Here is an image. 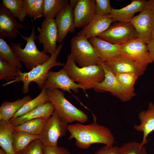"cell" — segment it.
Returning a JSON list of instances; mask_svg holds the SVG:
<instances>
[{"mask_svg":"<svg viewBox=\"0 0 154 154\" xmlns=\"http://www.w3.org/2000/svg\"><path fill=\"white\" fill-rule=\"evenodd\" d=\"M94 121L90 124L84 125L77 122L68 125L67 130L70 135L68 140L74 139L75 144L79 148L86 149L95 143L105 144L107 148L113 146L114 137L107 127L97 123L96 117L93 114Z\"/></svg>","mask_w":154,"mask_h":154,"instance_id":"6da1fadb","label":"cell"},{"mask_svg":"<svg viewBox=\"0 0 154 154\" xmlns=\"http://www.w3.org/2000/svg\"><path fill=\"white\" fill-rule=\"evenodd\" d=\"M63 69L72 80L82 86L84 91L93 89L96 84L102 82L105 78V72L100 65L80 67L73 61L70 54Z\"/></svg>","mask_w":154,"mask_h":154,"instance_id":"7a4b0ae2","label":"cell"},{"mask_svg":"<svg viewBox=\"0 0 154 154\" xmlns=\"http://www.w3.org/2000/svg\"><path fill=\"white\" fill-rule=\"evenodd\" d=\"M62 46V44L58 45L55 51L51 54L49 59L47 61L38 65L28 72H22L21 71L15 80L7 82L2 84L1 86L22 81L23 83L22 92L23 93L26 94L29 91L30 83L34 82L37 84L38 87L42 90L44 86L46 77L50 69L55 66L65 65L64 63L57 61Z\"/></svg>","mask_w":154,"mask_h":154,"instance_id":"3957f363","label":"cell"},{"mask_svg":"<svg viewBox=\"0 0 154 154\" xmlns=\"http://www.w3.org/2000/svg\"><path fill=\"white\" fill-rule=\"evenodd\" d=\"M31 21L32 30L29 37H25L19 31L18 32L22 38L26 41L25 47L23 48H22L21 43L11 42L10 44L21 62L23 63L27 69L30 70L38 65L47 61L50 57L46 53L43 51H40L37 48L35 42L37 35L32 20Z\"/></svg>","mask_w":154,"mask_h":154,"instance_id":"277c9868","label":"cell"},{"mask_svg":"<svg viewBox=\"0 0 154 154\" xmlns=\"http://www.w3.org/2000/svg\"><path fill=\"white\" fill-rule=\"evenodd\" d=\"M48 101L53 105L60 117L67 123L77 121L81 123L87 122L88 117L83 111L78 109L65 97L59 89H46Z\"/></svg>","mask_w":154,"mask_h":154,"instance_id":"5b68a950","label":"cell"},{"mask_svg":"<svg viewBox=\"0 0 154 154\" xmlns=\"http://www.w3.org/2000/svg\"><path fill=\"white\" fill-rule=\"evenodd\" d=\"M70 54L73 61L80 67L98 64L99 60L96 51L84 36L76 35L71 40Z\"/></svg>","mask_w":154,"mask_h":154,"instance_id":"8992f818","label":"cell"},{"mask_svg":"<svg viewBox=\"0 0 154 154\" xmlns=\"http://www.w3.org/2000/svg\"><path fill=\"white\" fill-rule=\"evenodd\" d=\"M120 55L144 67L154 62L148 51L147 44L138 38L119 46Z\"/></svg>","mask_w":154,"mask_h":154,"instance_id":"52a82bcc","label":"cell"},{"mask_svg":"<svg viewBox=\"0 0 154 154\" xmlns=\"http://www.w3.org/2000/svg\"><path fill=\"white\" fill-rule=\"evenodd\" d=\"M112 44L120 45L138 37L131 23L114 22L102 34L98 37Z\"/></svg>","mask_w":154,"mask_h":154,"instance_id":"ba28073f","label":"cell"},{"mask_svg":"<svg viewBox=\"0 0 154 154\" xmlns=\"http://www.w3.org/2000/svg\"><path fill=\"white\" fill-rule=\"evenodd\" d=\"M68 124L63 121L54 110L52 115L47 119L39 139L43 145L57 146L59 138L65 136Z\"/></svg>","mask_w":154,"mask_h":154,"instance_id":"9c48e42d","label":"cell"},{"mask_svg":"<svg viewBox=\"0 0 154 154\" xmlns=\"http://www.w3.org/2000/svg\"><path fill=\"white\" fill-rule=\"evenodd\" d=\"M105 72V78L102 82L96 84L94 89L97 92H110L121 102H125L130 100L136 95L134 93L130 92L124 89L119 82L116 76L104 65L103 62L99 61Z\"/></svg>","mask_w":154,"mask_h":154,"instance_id":"30bf717a","label":"cell"},{"mask_svg":"<svg viewBox=\"0 0 154 154\" xmlns=\"http://www.w3.org/2000/svg\"><path fill=\"white\" fill-rule=\"evenodd\" d=\"M39 32L37 39L43 47V51L51 54L56 50L58 39V30L55 19L44 18L41 24V27H38Z\"/></svg>","mask_w":154,"mask_h":154,"instance_id":"8fae6325","label":"cell"},{"mask_svg":"<svg viewBox=\"0 0 154 154\" xmlns=\"http://www.w3.org/2000/svg\"><path fill=\"white\" fill-rule=\"evenodd\" d=\"M44 86L46 89H61L70 94L71 90L77 93L80 88L82 89V86L72 80L63 68L57 72L49 71Z\"/></svg>","mask_w":154,"mask_h":154,"instance_id":"7c38bea8","label":"cell"},{"mask_svg":"<svg viewBox=\"0 0 154 154\" xmlns=\"http://www.w3.org/2000/svg\"><path fill=\"white\" fill-rule=\"evenodd\" d=\"M130 23L135 29L138 38L148 44L154 29V13L147 8L134 17Z\"/></svg>","mask_w":154,"mask_h":154,"instance_id":"4fadbf2b","label":"cell"},{"mask_svg":"<svg viewBox=\"0 0 154 154\" xmlns=\"http://www.w3.org/2000/svg\"><path fill=\"white\" fill-rule=\"evenodd\" d=\"M26 30L27 28L19 23L15 17L2 3L0 5V38L9 39L17 38L18 29Z\"/></svg>","mask_w":154,"mask_h":154,"instance_id":"5bb4252c","label":"cell"},{"mask_svg":"<svg viewBox=\"0 0 154 154\" xmlns=\"http://www.w3.org/2000/svg\"><path fill=\"white\" fill-rule=\"evenodd\" d=\"M114 75L125 73L135 74L139 76L143 74L147 67L120 55L108 61L103 62Z\"/></svg>","mask_w":154,"mask_h":154,"instance_id":"9a60e30c","label":"cell"},{"mask_svg":"<svg viewBox=\"0 0 154 154\" xmlns=\"http://www.w3.org/2000/svg\"><path fill=\"white\" fill-rule=\"evenodd\" d=\"M73 14L76 27L84 28L96 15L95 0H78Z\"/></svg>","mask_w":154,"mask_h":154,"instance_id":"2e32d148","label":"cell"},{"mask_svg":"<svg viewBox=\"0 0 154 154\" xmlns=\"http://www.w3.org/2000/svg\"><path fill=\"white\" fill-rule=\"evenodd\" d=\"M54 19L58 30L57 41L61 43L69 32L73 33L75 31L73 10L69 3Z\"/></svg>","mask_w":154,"mask_h":154,"instance_id":"e0dca14e","label":"cell"},{"mask_svg":"<svg viewBox=\"0 0 154 154\" xmlns=\"http://www.w3.org/2000/svg\"><path fill=\"white\" fill-rule=\"evenodd\" d=\"M147 4L148 1L146 0H133L125 7L119 9L112 8L110 15L114 22L130 23L134 14L147 8Z\"/></svg>","mask_w":154,"mask_h":154,"instance_id":"ac0fdd59","label":"cell"},{"mask_svg":"<svg viewBox=\"0 0 154 154\" xmlns=\"http://www.w3.org/2000/svg\"><path fill=\"white\" fill-rule=\"evenodd\" d=\"M114 21L110 15L96 14L90 22L77 35L84 36L88 38L98 37L105 32Z\"/></svg>","mask_w":154,"mask_h":154,"instance_id":"d6986e66","label":"cell"},{"mask_svg":"<svg viewBox=\"0 0 154 154\" xmlns=\"http://www.w3.org/2000/svg\"><path fill=\"white\" fill-rule=\"evenodd\" d=\"M138 117L140 124L134 125V128L137 131L142 132L143 137L141 146H144L148 141L147 137L149 134L154 131V104L150 102L146 110L141 111L139 114Z\"/></svg>","mask_w":154,"mask_h":154,"instance_id":"ffe728a7","label":"cell"},{"mask_svg":"<svg viewBox=\"0 0 154 154\" xmlns=\"http://www.w3.org/2000/svg\"><path fill=\"white\" fill-rule=\"evenodd\" d=\"M88 40L95 48L99 61L105 62L120 55L119 45L111 44L98 37H92Z\"/></svg>","mask_w":154,"mask_h":154,"instance_id":"44dd1931","label":"cell"},{"mask_svg":"<svg viewBox=\"0 0 154 154\" xmlns=\"http://www.w3.org/2000/svg\"><path fill=\"white\" fill-rule=\"evenodd\" d=\"M54 110L53 104L48 101L26 114L10 119L9 122L14 126L36 118H44L48 119L52 115Z\"/></svg>","mask_w":154,"mask_h":154,"instance_id":"7402d4cb","label":"cell"},{"mask_svg":"<svg viewBox=\"0 0 154 154\" xmlns=\"http://www.w3.org/2000/svg\"><path fill=\"white\" fill-rule=\"evenodd\" d=\"M14 131L9 121H0V145L7 154H16L13 146Z\"/></svg>","mask_w":154,"mask_h":154,"instance_id":"603a6c76","label":"cell"},{"mask_svg":"<svg viewBox=\"0 0 154 154\" xmlns=\"http://www.w3.org/2000/svg\"><path fill=\"white\" fill-rule=\"evenodd\" d=\"M32 99L30 96H27L14 102H3L0 107V121H9L25 104Z\"/></svg>","mask_w":154,"mask_h":154,"instance_id":"cb8c5ba5","label":"cell"},{"mask_svg":"<svg viewBox=\"0 0 154 154\" xmlns=\"http://www.w3.org/2000/svg\"><path fill=\"white\" fill-rule=\"evenodd\" d=\"M48 119L39 118L27 121L14 126V130L21 131L31 134L39 135L42 133Z\"/></svg>","mask_w":154,"mask_h":154,"instance_id":"d4e9b609","label":"cell"},{"mask_svg":"<svg viewBox=\"0 0 154 154\" xmlns=\"http://www.w3.org/2000/svg\"><path fill=\"white\" fill-rule=\"evenodd\" d=\"M46 89L44 86L39 94L34 99L25 104L15 114L11 119H14L26 114L48 101L46 93Z\"/></svg>","mask_w":154,"mask_h":154,"instance_id":"484cf974","label":"cell"},{"mask_svg":"<svg viewBox=\"0 0 154 154\" xmlns=\"http://www.w3.org/2000/svg\"><path fill=\"white\" fill-rule=\"evenodd\" d=\"M68 4V0H44L43 17L54 19Z\"/></svg>","mask_w":154,"mask_h":154,"instance_id":"4316f807","label":"cell"},{"mask_svg":"<svg viewBox=\"0 0 154 154\" xmlns=\"http://www.w3.org/2000/svg\"><path fill=\"white\" fill-rule=\"evenodd\" d=\"M13 146L17 154L35 140L39 139V136L30 134L25 132L14 130L13 132Z\"/></svg>","mask_w":154,"mask_h":154,"instance_id":"83f0119b","label":"cell"},{"mask_svg":"<svg viewBox=\"0 0 154 154\" xmlns=\"http://www.w3.org/2000/svg\"><path fill=\"white\" fill-rule=\"evenodd\" d=\"M0 58L5 59L20 69L23 68L21 61L10 44L2 38H0Z\"/></svg>","mask_w":154,"mask_h":154,"instance_id":"f1b7e54d","label":"cell"},{"mask_svg":"<svg viewBox=\"0 0 154 154\" xmlns=\"http://www.w3.org/2000/svg\"><path fill=\"white\" fill-rule=\"evenodd\" d=\"M2 3L20 22L24 21L27 16L23 0H2Z\"/></svg>","mask_w":154,"mask_h":154,"instance_id":"f546056e","label":"cell"},{"mask_svg":"<svg viewBox=\"0 0 154 154\" xmlns=\"http://www.w3.org/2000/svg\"><path fill=\"white\" fill-rule=\"evenodd\" d=\"M21 71L20 68L0 58V79L8 82L15 80Z\"/></svg>","mask_w":154,"mask_h":154,"instance_id":"4dcf8cb0","label":"cell"},{"mask_svg":"<svg viewBox=\"0 0 154 154\" xmlns=\"http://www.w3.org/2000/svg\"><path fill=\"white\" fill-rule=\"evenodd\" d=\"M117 80L122 87L127 91L134 93V84L139 77L133 73H125L115 75Z\"/></svg>","mask_w":154,"mask_h":154,"instance_id":"1f68e13d","label":"cell"},{"mask_svg":"<svg viewBox=\"0 0 154 154\" xmlns=\"http://www.w3.org/2000/svg\"><path fill=\"white\" fill-rule=\"evenodd\" d=\"M119 147V154H147L145 146L135 141L124 143Z\"/></svg>","mask_w":154,"mask_h":154,"instance_id":"d6a6232c","label":"cell"},{"mask_svg":"<svg viewBox=\"0 0 154 154\" xmlns=\"http://www.w3.org/2000/svg\"><path fill=\"white\" fill-rule=\"evenodd\" d=\"M43 145L39 139L33 141L16 154H44Z\"/></svg>","mask_w":154,"mask_h":154,"instance_id":"836d02e7","label":"cell"},{"mask_svg":"<svg viewBox=\"0 0 154 154\" xmlns=\"http://www.w3.org/2000/svg\"><path fill=\"white\" fill-rule=\"evenodd\" d=\"M96 14L102 15H110L112 8L109 0H95Z\"/></svg>","mask_w":154,"mask_h":154,"instance_id":"e575fe53","label":"cell"},{"mask_svg":"<svg viewBox=\"0 0 154 154\" xmlns=\"http://www.w3.org/2000/svg\"><path fill=\"white\" fill-rule=\"evenodd\" d=\"M44 154H71L65 148L56 146L43 145Z\"/></svg>","mask_w":154,"mask_h":154,"instance_id":"d590c367","label":"cell"},{"mask_svg":"<svg viewBox=\"0 0 154 154\" xmlns=\"http://www.w3.org/2000/svg\"><path fill=\"white\" fill-rule=\"evenodd\" d=\"M37 0H23L24 7L27 16L33 18L34 12Z\"/></svg>","mask_w":154,"mask_h":154,"instance_id":"8d00e7d4","label":"cell"},{"mask_svg":"<svg viewBox=\"0 0 154 154\" xmlns=\"http://www.w3.org/2000/svg\"><path fill=\"white\" fill-rule=\"evenodd\" d=\"M44 3V0H37L34 12V20L43 17Z\"/></svg>","mask_w":154,"mask_h":154,"instance_id":"74e56055","label":"cell"},{"mask_svg":"<svg viewBox=\"0 0 154 154\" xmlns=\"http://www.w3.org/2000/svg\"><path fill=\"white\" fill-rule=\"evenodd\" d=\"M119 147L117 146H113L107 148L105 146L101 148L94 154H119Z\"/></svg>","mask_w":154,"mask_h":154,"instance_id":"f35d334b","label":"cell"},{"mask_svg":"<svg viewBox=\"0 0 154 154\" xmlns=\"http://www.w3.org/2000/svg\"><path fill=\"white\" fill-rule=\"evenodd\" d=\"M147 46L149 54L154 58V40L151 39L147 44Z\"/></svg>","mask_w":154,"mask_h":154,"instance_id":"ab89813d","label":"cell"},{"mask_svg":"<svg viewBox=\"0 0 154 154\" xmlns=\"http://www.w3.org/2000/svg\"><path fill=\"white\" fill-rule=\"evenodd\" d=\"M147 8L150 10L154 13V0H149L148 1Z\"/></svg>","mask_w":154,"mask_h":154,"instance_id":"60d3db41","label":"cell"},{"mask_svg":"<svg viewBox=\"0 0 154 154\" xmlns=\"http://www.w3.org/2000/svg\"><path fill=\"white\" fill-rule=\"evenodd\" d=\"M78 0H70L69 4L70 7L73 9L75 8L78 2Z\"/></svg>","mask_w":154,"mask_h":154,"instance_id":"b9f144b4","label":"cell"},{"mask_svg":"<svg viewBox=\"0 0 154 154\" xmlns=\"http://www.w3.org/2000/svg\"><path fill=\"white\" fill-rule=\"evenodd\" d=\"M0 154H7V153L2 148L0 149Z\"/></svg>","mask_w":154,"mask_h":154,"instance_id":"7bdbcfd3","label":"cell"},{"mask_svg":"<svg viewBox=\"0 0 154 154\" xmlns=\"http://www.w3.org/2000/svg\"><path fill=\"white\" fill-rule=\"evenodd\" d=\"M151 39H153L154 40V29L153 31L152 35V37H151Z\"/></svg>","mask_w":154,"mask_h":154,"instance_id":"ee69618b","label":"cell"},{"mask_svg":"<svg viewBox=\"0 0 154 154\" xmlns=\"http://www.w3.org/2000/svg\"></svg>","mask_w":154,"mask_h":154,"instance_id":"f6af8a7d","label":"cell"}]
</instances>
